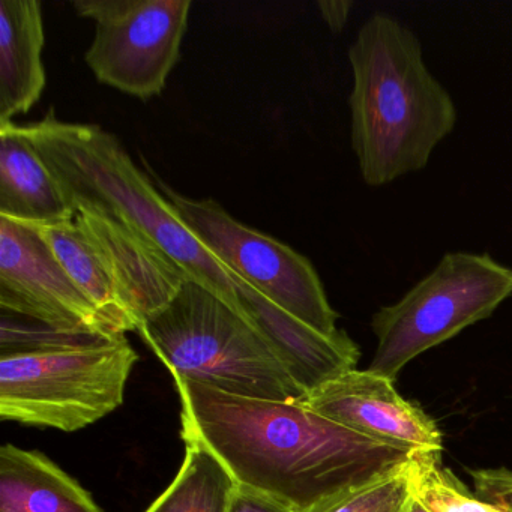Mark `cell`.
<instances>
[{
    "mask_svg": "<svg viewBox=\"0 0 512 512\" xmlns=\"http://www.w3.org/2000/svg\"><path fill=\"white\" fill-rule=\"evenodd\" d=\"M173 380L182 434L205 443L236 484L296 512L389 475L419 452L362 436L301 403L238 397Z\"/></svg>",
    "mask_w": 512,
    "mask_h": 512,
    "instance_id": "1",
    "label": "cell"
},
{
    "mask_svg": "<svg viewBox=\"0 0 512 512\" xmlns=\"http://www.w3.org/2000/svg\"><path fill=\"white\" fill-rule=\"evenodd\" d=\"M25 128L74 211L92 209L130 224L257 331L283 313L200 242L112 133L59 121L53 110Z\"/></svg>",
    "mask_w": 512,
    "mask_h": 512,
    "instance_id": "2",
    "label": "cell"
},
{
    "mask_svg": "<svg viewBox=\"0 0 512 512\" xmlns=\"http://www.w3.org/2000/svg\"><path fill=\"white\" fill-rule=\"evenodd\" d=\"M352 148L365 184L383 187L427 166L454 131L451 94L430 73L419 38L388 14H373L349 47Z\"/></svg>",
    "mask_w": 512,
    "mask_h": 512,
    "instance_id": "3",
    "label": "cell"
},
{
    "mask_svg": "<svg viewBox=\"0 0 512 512\" xmlns=\"http://www.w3.org/2000/svg\"><path fill=\"white\" fill-rule=\"evenodd\" d=\"M125 337L17 326L0 350V418L73 433L124 403L136 365Z\"/></svg>",
    "mask_w": 512,
    "mask_h": 512,
    "instance_id": "4",
    "label": "cell"
},
{
    "mask_svg": "<svg viewBox=\"0 0 512 512\" xmlns=\"http://www.w3.org/2000/svg\"><path fill=\"white\" fill-rule=\"evenodd\" d=\"M137 332L173 379L281 403H302L307 395L262 334L196 281L188 280Z\"/></svg>",
    "mask_w": 512,
    "mask_h": 512,
    "instance_id": "5",
    "label": "cell"
},
{
    "mask_svg": "<svg viewBox=\"0 0 512 512\" xmlns=\"http://www.w3.org/2000/svg\"><path fill=\"white\" fill-rule=\"evenodd\" d=\"M512 296V269L488 254L446 253L436 268L371 320L377 338L368 370L394 382L425 350L494 313Z\"/></svg>",
    "mask_w": 512,
    "mask_h": 512,
    "instance_id": "6",
    "label": "cell"
},
{
    "mask_svg": "<svg viewBox=\"0 0 512 512\" xmlns=\"http://www.w3.org/2000/svg\"><path fill=\"white\" fill-rule=\"evenodd\" d=\"M154 182L182 223L245 283L320 334L340 331L338 313L329 304L322 280L307 257L239 223L215 200L191 199L160 178Z\"/></svg>",
    "mask_w": 512,
    "mask_h": 512,
    "instance_id": "7",
    "label": "cell"
},
{
    "mask_svg": "<svg viewBox=\"0 0 512 512\" xmlns=\"http://www.w3.org/2000/svg\"><path fill=\"white\" fill-rule=\"evenodd\" d=\"M95 23L85 55L98 82L142 101L164 91L188 28L191 0H76Z\"/></svg>",
    "mask_w": 512,
    "mask_h": 512,
    "instance_id": "8",
    "label": "cell"
},
{
    "mask_svg": "<svg viewBox=\"0 0 512 512\" xmlns=\"http://www.w3.org/2000/svg\"><path fill=\"white\" fill-rule=\"evenodd\" d=\"M0 307L58 334L125 337L74 283L40 227L2 217Z\"/></svg>",
    "mask_w": 512,
    "mask_h": 512,
    "instance_id": "9",
    "label": "cell"
},
{
    "mask_svg": "<svg viewBox=\"0 0 512 512\" xmlns=\"http://www.w3.org/2000/svg\"><path fill=\"white\" fill-rule=\"evenodd\" d=\"M301 404L362 436L416 451L442 452L436 422L401 397L392 380L373 371H347L308 392Z\"/></svg>",
    "mask_w": 512,
    "mask_h": 512,
    "instance_id": "10",
    "label": "cell"
},
{
    "mask_svg": "<svg viewBox=\"0 0 512 512\" xmlns=\"http://www.w3.org/2000/svg\"><path fill=\"white\" fill-rule=\"evenodd\" d=\"M74 221L109 265L136 332L191 280L172 257L130 224L86 208L76 209Z\"/></svg>",
    "mask_w": 512,
    "mask_h": 512,
    "instance_id": "11",
    "label": "cell"
},
{
    "mask_svg": "<svg viewBox=\"0 0 512 512\" xmlns=\"http://www.w3.org/2000/svg\"><path fill=\"white\" fill-rule=\"evenodd\" d=\"M0 217L34 226L76 217L34 140L14 122L0 125Z\"/></svg>",
    "mask_w": 512,
    "mask_h": 512,
    "instance_id": "12",
    "label": "cell"
},
{
    "mask_svg": "<svg viewBox=\"0 0 512 512\" xmlns=\"http://www.w3.org/2000/svg\"><path fill=\"white\" fill-rule=\"evenodd\" d=\"M44 23L38 0L0 2V125L26 115L46 88Z\"/></svg>",
    "mask_w": 512,
    "mask_h": 512,
    "instance_id": "13",
    "label": "cell"
},
{
    "mask_svg": "<svg viewBox=\"0 0 512 512\" xmlns=\"http://www.w3.org/2000/svg\"><path fill=\"white\" fill-rule=\"evenodd\" d=\"M0 512H103L91 494L38 451L0 448Z\"/></svg>",
    "mask_w": 512,
    "mask_h": 512,
    "instance_id": "14",
    "label": "cell"
},
{
    "mask_svg": "<svg viewBox=\"0 0 512 512\" xmlns=\"http://www.w3.org/2000/svg\"><path fill=\"white\" fill-rule=\"evenodd\" d=\"M38 227L65 271L115 331L121 335L136 331L109 265L82 227L74 220Z\"/></svg>",
    "mask_w": 512,
    "mask_h": 512,
    "instance_id": "15",
    "label": "cell"
},
{
    "mask_svg": "<svg viewBox=\"0 0 512 512\" xmlns=\"http://www.w3.org/2000/svg\"><path fill=\"white\" fill-rule=\"evenodd\" d=\"M178 475L145 512H229L236 484L217 455L190 434Z\"/></svg>",
    "mask_w": 512,
    "mask_h": 512,
    "instance_id": "16",
    "label": "cell"
},
{
    "mask_svg": "<svg viewBox=\"0 0 512 512\" xmlns=\"http://www.w3.org/2000/svg\"><path fill=\"white\" fill-rule=\"evenodd\" d=\"M413 491L430 512H502L473 496L440 466V452H416L410 461Z\"/></svg>",
    "mask_w": 512,
    "mask_h": 512,
    "instance_id": "17",
    "label": "cell"
},
{
    "mask_svg": "<svg viewBox=\"0 0 512 512\" xmlns=\"http://www.w3.org/2000/svg\"><path fill=\"white\" fill-rule=\"evenodd\" d=\"M410 461L401 469L331 497L308 512H409L415 497Z\"/></svg>",
    "mask_w": 512,
    "mask_h": 512,
    "instance_id": "18",
    "label": "cell"
},
{
    "mask_svg": "<svg viewBox=\"0 0 512 512\" xmlns=\"http://www.w3.org/2000/svg\"><path fill=\"white\" fill-rule=\"evenodd\" d=\"M476 497L502 512H512V470H472Z\"/></svg>",
    "mask_w": 512,
    "mask_h": 512,
    "instance_id": "19",
    "label": "cell"
},
{
    "mask_svg": "<svg viewBox=\"0 0 512 512\" xmlns=\"http://www.w3.org/2000/svg\"><path fill=\"white\" fill-rule=\"evenodd\" d=\"M229 512H296L295 509L287 506L280 500L272 499L266 494L251 488L236 487L233 493L232 503H230Z\"/></svg>",
    "mask_w": 512,
    "mask_h": 512,
    "instance_id": "20",
    "label": "cell"
},
{
    "mask_svg": "<svg viewBox=\"0 0 512 512\" xmlns=\"http://www.w3.org/2000/svg\"><path fill=\"white\" fill-rule=\"evenodd\" d=\"M353 2L350 0H320L317 2L320 16L334 34H340L346 28Z\"/></svg>",
    "mask_w": 512,
    "mask_h": 512,
    "instance_id": "21",
    "label": "cell"
},
{
    "mask_svg": "<svg viewBox=\"0 0 512 512\" xmlns=\"http://www.w3.org/2000/svg\"><path fill=\"white\" fill-rule=\"evenodd\" d=\"M409 512H430V511H428L427 506H425L424 503H422L421 500H419L415 494V497H413L412 505H410Z\"/></svg>",
    "mask_w": 512,
    "mask_h": 512,
    "instance_id": "22",
    "label": "cell"
}]
</instances>
